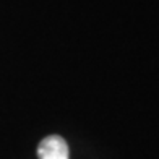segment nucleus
<instances>
[{
	"mask_svg": "<svg viewBox=\"0 0 159 159\" xmlns=\"http://www.w3.org/2000/svg\"><path fill=\"white\" fill-rule=\"evenodd\" d=\"M39 159H68V144L62 136H46L38 146Z\"/></svg>",
	"mask_w": 159,
	"mask_h": 159,
	"instance_id": "f257e3e1",
	"label": "nucleus"
}]
</instances>
